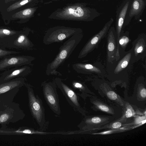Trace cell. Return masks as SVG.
Instances as JSON below:
<instances>
[{
  "label": "cell",
  "instance_id": "obj_26",
  "mask_svg": "<svg viewBox=\"0 0 146 146\" xmlns=\"http://www.w3.org/2000/svg\"><path fill=\"white\" fill-rule=\"evenodd\" d=\"M72 85L74 88L82 90L84 87L82 84L77 81H74L72 82Z\"/></svg>",
  "mask_w": 146,
  "mask_h": 146
},
{
  "label": "cell",
  "instance_id": "obj_21",
  "mask_svg": "<svg viewBox=\"0 0 146 146\" xmlns=\"http://www.w3.org/2000/svg\"><path fill=\"white\" fill-rule=\"evenodd\" d=\"M133 51L135 56L139 58L144 55V52H145L146 44L143 38H139L134 42L133 44Z\"/></svg>",
  "mask_w": 146,
  "mask_h": 146
},
{
  "label": "cell",
  "instance_id": "obj_7",
  "mask_svg": "<svg viewBox=\"0 0 146 146\" xmlns=\"http://www.w3.org/2000/svg\"><path fill=\"white\" fill-rule=\"evenodd\" d=\"M113 21V18H111L102 29L88 40L80 51L78 58L85 57L98 46L101 40L106 35Z\"/></svg>",
  "mask_w": 146,
  "mask_h": 146
},
{
  "label": "cell",
  "instance_id": "obj_15",
  "mask_svg": "<svg viewBox=\"0 0 146 146\" xmlns=\"http://www.w3.org/2000/svg\"><path fill=\"white\" fill-rule=\"evenodd\" d=\"M107 44V60L112 63L115 60L117 51L115 30L113 26L108 31Z\"/></svg>",
  "mask_w": 146,
  "mask_h": 146
},
{
  "label": "cell",
  "instance_id": "obj_11",
  "mask_svg": "<svg viewBox=\"0 0 146 146\" xmlns=\"http://www.w3.org/2000/svg\"><path fill=\"white\" fill-rule=\"evenodd\" d=\"M54 81L56 85L61 91L69 104L75 110L80 111L81 109L78 98L74 91L63 82L61 79L56 78Z\"/></svg>",
  "mask_w": 146,
  "mask_h": 146
},
{
  "label": "cell",
  "instance_id": "obj_20",
  "mask_svg": "<svg viewBox=\"0 0 146 146\" xmlns=\"http://www.w3.org/2000/svg\"><path fill=\"white\" fill-rule=\"evenodd\" d=\"M20 88H17L0 95V108L13 102Z\"/></svg>",
  "mask_w": 146,
  "mask_h": 146
},
{
  "label": "cell",
  "instance_id": "obj_13",
  "mask_svg": "<svg viewBox=\"0 0 146 146\" xmlns=\"http://www.w3.org/2000/svg\"><path fill=\"white\" fill-rule=\"evenodd\" d=\"M30 29L28 28L20 31L17 37L13 41L11 48L31 50L34 45L28 37Z\"/></svg>",
  "mask_w": 146,
  "mask_h": 146
},
{
  "label": "cell",
  "instance_id": "obj_31",
  "mask_svg": "<svg viewBox=\"0 0 146 146\" xmlns=\"http://www.w3.org/2000/svg\"><path fill=\"white\" fill-rule=\"evenodd\" d=\"M121 126V123L119 122H117L113 123L112 125V128L117 129L119 128Z\"/></svg>",
  "mask_w": 146,
  "mask_h": 146
},
{
  "label": "cell",
  "instance_id": "obj_27",
  "mask_svg": "<svg viewBox=\"0 0 146 146\" xmlns=\"http://www.w3.org/2000/svg\"><path fill=\"white\" fill-rule=\"evenodd\" d=\"M108 96L112 100H115L117 98V94L114 92L110 91L107 94Z\"/></svg>",
  "mask_w": 146,
  "mask_h": 146
},
{
  "label": "cell",
  "instance_id": "obj_4",
  "mask_svg": "<svg viewBox=\"0 0 146 146\" xmlns=\"http://www.w3.org/2000/svg\"><path fill=\"white\" fill-rule=\"evenodd\" d=\"M25 116L23 111L20 108L19 104L12 102L0 108V124L1 128H6V125L14 123L23 119Z\"/></svg>",
  "mask_w": 146,
  "mask_h": 146
},
{
  "label": "cell",
  "instance_id": "obj_28",
  "mask_svg": "<svg viewBox=\"0 0 146 146\" xmlns=\"http://www.w3.org/2000/svg\"><path fill=\"white\" fill-rule=\"evenodd\" d=\"M134 114L132 109L130 108H127L125 112V115L126 117L128 118L131 117Z\"/></svg>",
  "mask_w": 146,
  "mask_h": 146
},
{
  "label": "cell",
  "instance_id": "obj_32",
  "mask_svg": "<svg viewBox=\"0 0 146 146\" xmlns=\"http://www.w3.org/2000/svg\"><path fill=\"white\" fill-rule=\"evenodd\" d=\"M141 96L143 98H145L146 97V90L145 88H142L140 91Z\"/></svg>",
  "mask_w": 146,
  "mask_h": 146
},
{
  "label": "cell",
  "instance_id": "obj_5",
  "mask_svg": "<svg viewBox=\"0 0 146 146\" xmlns=\"http://www.w3.org/2000/svg\"><path fill=\"white\" fill-rule=\"evenodd\" d=\"M29 100V105L32 115L40 128H42L45 122L44 109L41 99L35 95L33 89L29 84L25 83Z\"/></svg>",
  "mask_w": 146,
  "mask_h": 146
},
{
  "label": "cell",
  "instance_id": "obj_33",
  "mask_svg": "<svg viewBox=\"0 0 146 146\" xmlns=\"http://www.w3.org/2000/svg\"><path fill=\"white\" fill-rule=\"evenodd\" d=\"M17 0H4V3H7Z\"/></svg>",
  "mask_w": 146,
  "mask_h": 146
},
{
  "label": "cell",
  "instance_id": "obj_8",
  "mask_svg": "<svg viewBox=\"0 0 146 146\" xmlns=\"http://www.w3.org/2000/svg\"><path fill=\"white\" fill-rule=\"evenodd\" d=\"M35 59L34 57L29 56H8L0 60V71L30 64Z\"/></svg>",
  "mask_w": 146,
  "mask_h": 146
},
{
  "label": "cell",
  "instance_id": "obj_29",
  "mask_svg": "<svg viewBox=\"0 0 146 146\" xmlns=\"http://www.w3.org/2000/svg\"><path fill=\"white\" fill-rule=\"evenodd\" d=\"M99 108L102 111L105 112H109V108L106 106L100 104L98 106Z\"/></svg>",
  "mask_w": 146,
  "mask_h": 146
},
{
  "label": "cell",
  "instance_id": "obj_30",
  "mask_svg": "<svg viewBox=\"0 0 146 146\" xmlns=\"http://www.w3.org/2000/svg\"><path fill=\"white\" fill-rule=\"evenodd\" d=\"M91 121L93 123H98L101 122V119L99 117H94L91 119Z\"/></svg>",
  "mask_w": 146,
  "mask_h": 146
},
{
  "label": "cell",
  "instance_id": "obj_14",
  "mask_svg": "<svg viewBox=\"0 0 146 146\" xmlns=\"http://www.w3.org/2000/svg\"><path fill=\"white\" fill-rule=\"evenodd\" d=\"M20 32L6 27H0V46L11 48L12 44Z\"/></svg>",
  "mask_w": 146,
  "mask_h": 146
},
{
  "label": "cell",
  "instance_id": "obj_17",
  "mask_svg": "<svg viewBox=\"0 0 146 146\" xmlns=\"http://www.w3.org/2000/svg\"><path fill=\"white\" fill-rule=\"evenodd\" d=\"M39 6L30 7L23 9L13 15L12 18L21 19L19 23L27 22L31 18L33 17Z\"/></svg>",
  "mask_w": 146,
  "mask_h": 146
},
{
  "label": "cell",
  "instance_id": "obj_1",
  "mask_svg": "<svg viewBox=\"0 0 146 146\" xmlns=\"http://www.w3.org/2000/svg\"><path fill=\"white\" fill-rule=\"evenodd\" d=\"M86 3L68 4L58 8L48 16L51 19L89 22L93 21L101 13L93 8L87 6Z\"/></svg>",
  "mask_w": 146,
  "mask_h": 146
},
{
  "label": "cell",
  "instance_id": "obj_16",
  "mask_svg": "<svg viewBox=\"0 0 146 146\" xmlns=\"http://www.w3.org/2000/svg\"><path fill=\"white\" fill-rule=\"evenodd\" d=\"M25 80L24 77H20L0 83V95L15 88H21L25 85Z\"/></svg>",
  "mask_w": 146,
  "mask_h": 146
},
{
  "label": "cell",
  "instance_id": "obj_25",
  "mask_svg": "<svg viewBox=\"0 0 146 146\" xmlns=\"http://www.w3.org/2000/svg\"><path fill=\"white\" fill-rule=\"evenodd\" d=\"M11 129H0V135H13Z\"/></svg>",
  "mask_w": 146,
  "mask_h": 146
},
{
  "label": "cell",
  "instance_id": "obj_6",
  "mask_svg": "<svg viewBox=\"0 0 146 146\" xmlns=\"http://www.w3.org/2000/svg\"><path fill=\"white\" fill-rule=\"evenodd\" d=\"M44 98L51 110L56 114L61 113L58 96L55 81L44 82L42 84Z\"/></svg>",
  "mask_w": 146,
  "mask_h": 146
},
{
  "label": "cell",
  "instance_id": "obj_22",
  "mask_svg": "<svg viewBox=\"0 0 146 146\" xmlns=\"http://www.w3.org/2000/svg\"><path fill=\"white\" fill-rule=\"evenodd\" d=\"M131 56V52L127 54L119 62L116 66L114 72L118 73L127 66Z\"/></svg>",
  "mask_w": 146,
  "mask_h": 146
},
{
  "label": "cell",
  "instance_id": "obj_18",
  "mask_svg": "<svg viewBox=\"0 0 146 146\" xmlns=\"http://www.w3.org/2000/svg\"><path fill=\"white\" fill-rule=\"evenodd\" d=\"M44 0H20L10 5L7 9V11L10 12L21 7L25 9L40 6Z\"/></svg>",
  "mask_w": 146,
  "mask_h": 146
},
{
  "label": "cell",
  "instance_id": "obj_3",
  "mask_svg": "<svg viewBox=\"0 0 146 146\" xmlns=\"http://www.w3.org/2000/svg\"><path fill=\"white\" fill-rule=\"evenodd\" d=\"M82 29L79 28H72L64 26H57L48 29L43 37V43L48 45L63 41L79 33H82Z\"/></svg>",
  "mask_w": 146,
  "mask_h": 146
},
{
  "label": "cell",
  "instance_id": "obj_24",
  "mask_svg": "<svg viewBox=\"0 0 146 146\" xmlns=\"http://www.w3.org/2000/svg\"><path fill=\"white\" fill-rule=\"evenodd\" d=\"M20 52L19 51L7 50L5 48L0 46V59H1L7 56L19 54Z\"/></svg>",
  "mask_w": 146,
  "mask_h": 146
},
{
  "label": "cell",
  "instance_id": "obj_23",
  "mask_svg": "<svg viewBox=\"0 0 146 146\" xmlns=\"http://www.w3.org/2000/svg\"><path fill=\"white\" fill-rule=\"evenodd\" d=\"M128 32L123 33V31L121 30L118 40L119 47L120 46L122 48H124L126 47L129 41V39L128 37Z\"/></svg>",
  "mask_w": 146,
  "mask_h": 146
},
{
  "label": "cell",
  "instance_id": "obj_12",
  "mask_svg": "<svg viewBox=\"0 0 146 146\" xmlns=\"http://www.w3.org/2000/svg\"><path fill=\"white\" fill-rule=\"evenodd\" d=\"M31 67L27 65L17 67L5 70L0 76V84L13 79L24 77L31 72Z\"/></svg>",
  "mask_w": 146,
  "mask_h": 146
},
{
  "label": "cell",
  "instance_id": "obj_9",
  "mask_svg": "<svg viewBox=\"0 0 146 146\" xmlns=\"http://www.w3.org/2000/svg\"><path fill=\"white\" fill-rule=\"evenodd\" d=\"M131 0H123L116 11V38L117 40L116 54H119L118 40L128 9L129 7Z\"/></svg>",
  "mask_w": 146,
  "mask_h": 146
},
{
  "label": "cell",
  "instance_id": "obj_2",
  "mask_svg": "<svg viewBox=\"0 0 146 146\" xmlns=\"http://www.w3.org/2000/svg\"><path fill=\"white\" fill-rule=\"evenodd\" d=\"M83 37L82 33L74 35L65 41L59 49V52L54 60L48 64L46 73L47 75H61L57 71L58 68L72 54Z\"/></svg>",
  "mask_w": 146,
  "mask_h": 146
},
{
  "label": "cell",
  "instance_id": "obj_19",
  "mask_svg": "<svg viewBox=\"0 0 146 146\" xmlns=\"http://www.w3.org/2000/svg\"><path fill=\"white\" fill-rule=\"evenodd\" d=\"M72 68L75 71L79 73L88 74L94 72L100 73V69L92 64L82 63H76L73 64Z\"/></svg>",
  "mask_w": 146,
  "mask_h": 146
},
{
  "label": "cell",
  "instance_id": "obj_10",
  "mask_svg": "<svg viewBox=\"0 0 146 146\" xmlns=\"http://www.w3.org/2000/svg\"><path fill=\"white\" fill-rule=\"evenodd\" d=\"M146 5V0H131L124 22L123 26L128 25L133 17L139 19L142 15Z\"/></svg>",
  "mask_w": 146,
  "mask_h": 146
}]
</instances>
